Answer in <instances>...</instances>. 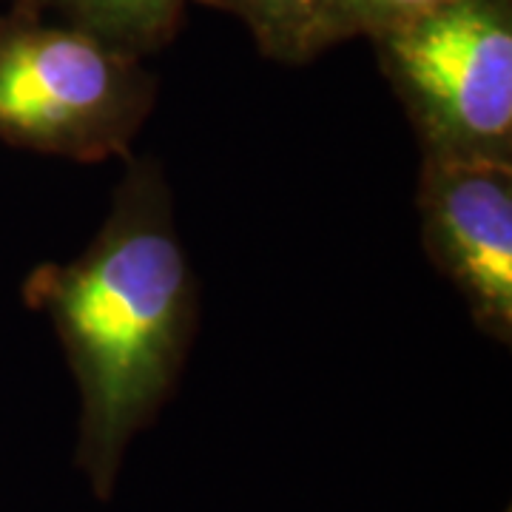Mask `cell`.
<instances>
[{
    "mask_svg": "<svg viewBox=\"0 0 512 512\" xmlns=\"http://www.w3.org/2000/svg\"><path fill=\"white\" fill-rule=\"evenodd\" d=\"M245 23L262 55L305 63L319 55V15L325 0H197Z\"/></svg>",
    "mask_w": 512,
    "mask_h": 512,
    "instance_id": "6",
    "label": "cell"
},
{
    "mask_svg": "<svg viewBox=\"0 0 512 512\" xmlns=\"http://www.w3.org/2000/svg\"><path fill=\"white\" fill-rule=\"evenodd\" d=\"M421 239L476 328L512 339V163L421 160Z\"/></svg>",
    "mask_w": 512,
    "mask_h": 512,
    "instance_id": "4",
    "label": "cell"
},
{
    "mask_svg": "<svg viewBox=\"0 0 512 512\" xmlns=\"http://www.w3.org/2000/svg\"><path fill=\"white\" fill-rule=\"evenodd\" d=\"M373 43L424 157L512 163L510 0H447Z\"/></svg>",
    "mask_w": 512,
    "mask_h": 512,
    "instance_id": "3",
    "label": "cell"
},
{
    "mask_svg": "<svg viewBox=\"0 0 512 512\" xmlns=\"http://www.w3.org/2000/svg\"><path fill=\"white\" fill-rule=\"evenodd\" d=\"M447 0H325L319 15V55L350 37H379Z\"/></svg>",
    "mask_w": 512,
    "mask_h": 512,
    "instance_id": "7",
    "label": "cell"
},
{
    "mask_svg": "<svg viewBox=\"0 0 512 512\" xmlns=\"http://www.w3.org/2000/svg\"><path fill=\"white\" fill-rule=\"evenodd\" d=\"M23 299L46 313L80 387V467L97 495L131 436L177 382L197 325V282L154 160H128L111 211L72 262H43Z\"/></svg>",
    "mask_w": 512,
    "mask_h": 512,
    "instance_id": "1",
    "label": "cell"
},
{
    "mask_svg": "<svg viewBox=\"0 0 512 512\" xmlns=\"http://www.w3.org/2000/svg\"><path fill=\"white\" fill-rule=\"evenodd\" d=\"M154 100L143 57L23 6L0 15L3 143L74 163L128 157Z\"/></svg>",
    "mask_w": 512,
    "mask_h": 512,
    "instance_id": "2",
    "label": "cell"
},
{
    "mask_svg": "<svg viewBox=\"0 0 512 512\" xmlns=\"http://www.w3.org/2000/svg\"><path fill=\"white\" fill-rule=\"evenodd\" d=\"M188 0H15L43 18L69 23L128 55L146 57L180 32Z\"/></svg>",
    "mask_w": 512,
    "mask_h": 512,
    "instance_id": "5",
    "label": "cell"
}]
</instances>
